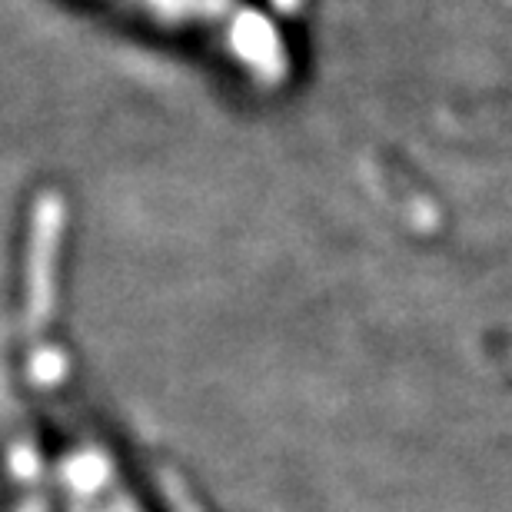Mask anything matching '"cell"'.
Instances as JSON below:
<instances>
[{
	"label": "cell",
	"mask_w": 512,
	"mask_h": 512,
	"mask_svg": "<svg viewBox=\"0 0 512 512\" xmlns=\"http://www.w3.org/2000/svg\"><path fill=\"white\" fill-rule=\"evenodd\" d=\"M60 233H64V203L60 197H44L34 213L27 256V326L34 333L44 330L54 310Z\"/></svg>",
	"instance_id": "1"
},
{
	"label": "cell",
	"mask_w": 512,
	"mask_h": 512,
	"mask_svg": "<svg viewBox=\"0 0 512 512\" xmlns=\"http://www.w3.org/2000/svg\"><path fill=\"white\" fill-rule=\"evenodd\" d=\"M20 512H44V506H40L37 499H34V503H30V506H24V509H20Z\"/></svg>",
	"instance_id": "2"
}]
</instances>
